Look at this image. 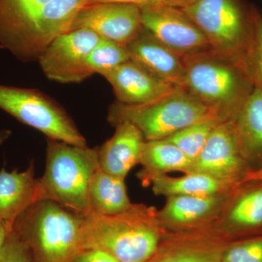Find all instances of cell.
I'll list each match as a JSON object with an SVG mask.
<instances>
[{
    "instance_id": "obj_28",
    "label": "cell",
    "mask_w": 262,
    "mask_h": 262,
    "mask_svg": "<svg viewBox=\"0 0 262 262\" xmlns=\"http://www.w3.org/2000/svg\"><path fill=\"white\" fill-rule=\"evenodd\" d=\"M253 42L248 59V73L254 85L262 91V16L253 9Z\"/></svg>"
},
{
    "instance_id": "obj_26",
    "label": "cell",
    "mask_w": 262,
    "mask_h": 262,
    "mask_svg": "<svg viewBox=\"0 0 262 262\" xmlns=\"http://www.w3.org/2000/svg\"><path fill=\"white\" fill-rule=\"evenodd\" d=\"M220 121L199 122L189 125L166 138L182 150L192 162L200 155Z\"/></svg>"
},
{
    "instance_id": "obj_9",
    "label": "cell",
    "mask_w": 262,
    "mask_h": 262,
    "mask_svg": "<svg viewBox=\"0 0 262 262\" xmlns=\"http://www.w3.org/2000/svg\"><path fill=\"white\" fill-rule=\"evenodd\" d=\"M101 39L88 29L70 31L55 38L37 61L50 80L62 84L80 83L91 77L86 68V58Z\"/></svg>"
},
{
    "instance_id": "obj_27",
    "label": "cell",
    "mask_w": 262,
    "mask_h": 262,
    "mask_svg": "<svg viewBox=\"0 0 262 262\" xmlns=\"http://www.w3.org/2000/svg\"><path fill=\"white\" fill-rule=\"evenodd\" d=\"M221 262H262V235L229 244Z\"/></svg>"
},
{
    "instance_id": "obj_24",
    "label": "cell",
    "mask_w": 262,
    "mask_h": 262,
    "mask_svg": "<svg viewBox=\"0 0 262 262\" xmlns=\"http://www.w3.org/2000/svg\"><path fill=\"white\" fill-rule=\"evenodd\" d=\"M89 198L91 213L101 215L118 214L134 204L127 194L125 179L100 168L91 181Z\"/></svg>"
},
{
    "instance_id": "obj_30",
    "label": "cell",
    "mask_w": 262,
    "mask_h": 262,
    "mask_svg": "<svg viewBox=\"0 0 262 262\" xmlns=\"http://www.w3.org/2000/svg\"><path fill=\"white\" fill-rule=\"evenodd\" d=\"M72 262H120L113 255L99 249L81 251Z\"/></svg>"
},
{
    "instance_id": "obj_4",
    "label": "cell",
    "mask_w": 262,
    "mask_h": 262,
    "mask_svg": "<svg viewBox=\"0 0 262 262\" xmlns=\"http://www.w3.org/2000/svg\"><path fill=\"white\" fill-rule=\"evenodd\" d=\"M183 89L213 108L224 122H232L254 87L242 69L214 52L186 60Z\"/></svg>"
},
{
    "instance_id": "obj_1",
    "label": "cell",
    "mask_w": 262,
    "mask_h": 262,
    "mask_svg": "<svg viewBox=\"0 0 262 262\" xmlns=\"http://www.w3.org/2000/svg\"><path fill=\"white\" fill-rule=\"evenodd\" d=\"M157 212L154 207L133 204L116 215L90 213L81 227L80 251L102 250L120 262L149 261L167 232Z\"/></svg>"
},
{
    "instance_id": "obj_31",
    "label": "cell",
    "mask_w": 262,
    "mask_h": 262,
    "mask_svg": "<svg viewBox=\"0 0 262 262\" xmlns=\"http://www.w3.org/2000/svg\"><path fill=\"white\" fill-rule=\"evenodd\" d=\"M97 3H118L135 5L139 7L141 10L148 9L154 7L165 5L164 0H91L89 5L97 4Z\"/></svg>"
},
{
    "instance_id": "obj_19",
    "label": "cell",
    "mask_w": 262,
    "mask_h": 262,
    "mask_svg": "<svg viewBox=\"0 0 262 262\" xmlns=\"http://www.w3.org/2000/svg\"><path fill=\"white\" fill-rule=\"evenodd\" d=\"M37 200V179L31 164L27 170L0 169V225L13 230L15 221Z\"/></svg>"
},
{
    "instance_id": "obj_17",
    "label": "cell",
    "mask_w": 262,
    "mask_h": 262,
    "mask_svg": "<svg viewBox=\"0 0 262 262\" xmlns=\"http://www.w3.org/2000/svg\"><path fill=\"white\" fill-rule=\"evenodd\" d=\"M115 127L114 135L98 147V165L106 173L125 179L131 169L140 163L146 139L130 122H122Z\"/></svg>"
},
{
    "instance_id": "obj_14",
    "label": "cell",
    "mask_w": 262,
    "mask_h": 262,
    "mask_svg": "<svg viewBox=\"0 0 262 262\" xmlns=\"http://www.w3.org/2000/svg\"><path fill=\"white\" fill-rule=\"evenodd\" d=\"M91 0H51L33 24L19 61H38L43 51L57 37L69 32L76 15Z\"/></svg>"
},
{
    "instance_id": "obj_16",
    "label": "cell",
    "mask_w": 262,
    "mask_h": 262,
    "mask_svg": "<svg viewBox=\"0 0 262 262\" xmlns=\"http://www.w3.org/2000/svg\"><path fill=\"white\" fill-rule=\"evenodd\" d=\"M130 61L151 75L183 89L186 63L184 58L165 47L143 28L139 36L127 46Z\"/></svg>"
},
{
    "instance_id": "obj_8",
    "label": "cell",
    "mask_w": 262,
    "mask_h": 262,
    "mask_svg": "<svg viewBox=\"0 0 262 262\" xmlns=\"http://www.w3.org/2000/svg\"><path fill=\"white\" fill-rule=\"evenodd\" d=\"M143 28L184 58L213 52L203 32L182 10L163 5L141 10Z\"/></svg>"
},
{
    "instance_id": "obj_20",
    "label": "cell",
    "mask_w": 262,
    "mask_h": 262,
    "mask_svg": "<svg viewBox=\"0 0 262 262\" xmlns=\"http://www.w3.org/2000/svg\"><path fill=\"white\" fill-rule=\"evenodd\" d=\"M230 237L262 229V182H248L236 189L219 220Z\"/></svg>"
},
{
    "instance_id": "obj_7",
    "label": "cell",
    "mask_w": 262,
    "mask_h": 262,
    "mask_svg": "<svg viewBox=\"0 0 262 262\" xmlns=\"http://www.w3.org/2000/svg\"><path fill=\"white\" fill-rule=\"evenodd\" d=\"M0 108L48 139L88 146L64 108L39 90L0 84Z\"/></svg>"
},
{
    "instance_id": "obj_33",
    "label": "cell",
    "mask_w": 262,
    "mask_h": 262,
    "mask_svg": "<svg viewBox=\"0 0 262 262\" xmlns=\"http://www.w3.org/2000/svg\"><path fill=\"white\" fill-rule=\"evenodd\" d=\"M11 232L12 230H10L9 229L7 228L4 226L0 225V251L4 246L7 237Z\"/></svg>"
},
{
    "instance_id": "obj_3",
    "label": "cell",
    "mask_w": 262,
    "mask_h": 262,
    "mask_svg": "<svg viewBox=\"0 0 262 262\" xmlns=\"http://www.w3.org/2000/svg\"><path fill=\"white\" fill-rule=\"evenodd\" d=\"M83 219L55 202L39 201L17 219L13 230L39 262H72L80 252Z\"/></svg>"
},
{
    "instance_id": "obj_13",
    "label": "cell",
    "mask_w": 262,
    "mask_h": 262,
    "mask_svg": "<svg viewBox=\"0 0 262 262\" xmlns=\"http://www.w3.org/2000/svg\"><path fill=\"white\" fill-rule=\"evenodd\" d=\"M235 190L210 195L168 196L165 206L157 212L158 220L168 232L206 227L220 220Z\"/></svg>"
},
{
    "instance_id": "obj_22",
    "label": "cell",
    "mask_w": 262,
    "mask_h": 262,
    "mask_svg": "<svg viewBox=\"0 0 262 262\" xmlns=\"http://www.w3.org/2000/svg\"><path fill=\"white\" fill-rule=\"evenodd\" d=\"M151 186L156 195H210L231 192L237 187L199 173H184L181 177L160 174L148 179L144 186Z\"/></svg>"
},
{
    "instance_id": "obj_18",
    "label": "cell",
    "mask_w": 262,
    "mask_h": 262,
    "mask_svg": "<svg viewBox=\"0 0 262 262\" xmlns=\"http://www.w3.org/2000/svg\"><path fill=\"white\" fill-rule=\"evenodd\" d=\"M51 0H0V48L19 60L39 12Z\"/></svg>"
},
{
    "instance_id": "obj_21",
    "label": "cell",
    "mask_w": 262,
    "mask_h": 262,
    "mask_svg": "<svg viewBox=\"0 0 262 262\" xmlns=\"http://www.w3.org/2000/svg\"><path fill=\"white\" fill-rule=\"evenodd\" d=\"M232 122L239 151L251 170L262 166V91L254 85Z\"/></svg>"
},
{
    "instance_id": "obj_11",
    "label": "cell",
    "mask_w": 262,
    "mask_h": 262,
    "mask_svg": "<svg viewBox=\"0 0 262 262\" xmlns=\"http://www.w3.org/2000/svg\"><path fill=\"white\" fill-rule=\"evenodd\" d=\"M166 239L146 262H221L231 237L219 221L192 230L168 232Z\"/></svg>"
},
{
    "instance_id": "obj_12",
    "label": "cell",
    "mask_w": 262,
    "mask_h": 262,
    "mask_svg": "<svg viewBox=\"0 0 262 262\" xmlns=\"http://www.w3.org/2000/svg\"><path fill=\"white\" fill-rule=\"evenodd\" d=\"M76 29L92 31L100 37L127 47L142 31L141 10L118 3L86 5L72 22L70 31Z\"/></svg>"
},
{
    "instance_id": "obj_5",
    "label": "cell",
    "mask_w": 262,
    "mask_h": 262,
    "mask_svg": "<svg viewBox=\"0 0 262 262\" xmlns=\"http://www.w3.org/2000/svg\"><path fill=\"white\" fill-rule=\"evenodd\" d=\"M179 9L201 29L215 53L249 75L252 8L247 9L241 0H192Z\"/></svg>"
},
{
    "instance_id": "obj_29",
    "label": "cell",
    "mask_w": 262,
    "mask_h": 262,
    "mask_svg": "<svg viewBox=\"0 0 262 262\" xmlns=\"http://www.w3.org/2000/svg\"><path fill=\"white\" fill-rule=\"evenodd\" d=\"M0 262H32L28 248L13 230L0 251Z\"/></svg>"
},
{
    "instance_id": "obj_6",
    "label": "cell",
    "mask_w": 262,
    "mask_h": 262,
    "mask_svg": "<svg viewBox=\"0 0 262 262\" xmlns=\"http://www.w3.org/2000/svg\"><path fill=\"white\" fill-rule=\"evenodd\" d=\"M107 120L114 126L122 122H130L141 130L146 141L166 139L199 122H224L213 108L181 88L145 104L116 101L110 106Z\"/></svg>"
},
{
    "instance_id": "obj_15",
    "label": "cell",
    "mask_w": 262,
    "mask_h": 262,
    "mask_svg": "<svg viewBox=\"0 0 262 262\" xmlns=\"http://www.w3.org/2000/svg\"><path fill=\"white\" fill-rule=\"evenodd\" d=\"M103 77L113 86L117 101L124 104H145L177 88L151 75L130 60Z\"/></svg>"
},
{
    "instance_id": "obj_34",
    "label": "cell",
    "mask_w": 262,
    "mask_h": 262,
    "mask_svg": "<svg viewBox=\"0 0 262 262\" xmlns=\"http://www.w3.org/2000/svg\"><path fill=\"white\" fill-rule=\"evenodd\" d=\"M192 0H164L165 5L169 6L175 7V8H181L184 5L192 2Z\"/></svg>"
},
{
    "instance_id": "obj_2",
    "label": "cell",
    "mask_w": 262,
    "mask_h": 262,
    "mask_svg": "<svg viewBox=\"0 0 262 262\" xmlns=\"http://www.w3.org/2000/svg\"><path fill=\"white\" fill-rule=\"evenodd\" d=\"M98 168V147L48 139L46 169L37 179L38 201H53L86 216L91 213L90 187Z\"/></svg>"
},
{
    "instance_id": "obj_32",
    "label": "cell",
    "mask_w": 262,
    "mask_h": 262,
    "mask_svg": "<svg viewBox=\"0 0 262 262\" xmlns=\"http://www.w3.org/2000/svg\"><path fill=\"white\" fill-rule=\"evenodd\" d=\"M254 182H262V166L254 170H250L243 180L242 184Z\"/></svg>"
},
{
    "instance_id": "obj_25",
    "label": "cell",
    "mask_w": 262,
    "mask_h": 262,
    "mask_svg": "<svg viewBox=\"0 0 262 262\" xmlns=\"http://www.w3.org/2000/svg\"><path fill=\"white\" fill-rule=\"evenodd\" d=\"M130 60L127 47L101 38L85 60V66L91 76H103L116 67Z\"/></svg>"
},
{
    "instance_id": "obj_10",
    "label": "cell",
    "mask_w": 262,
    "mask_h": 262,
    "mask_svg": "<svg viewBox=\"0 0 262 262\" xmlns=\"http://www.w3.org/2000/svg\"><path fill=\"white\" fill-rule=\"evenodd\" d=\"M251 170L239 151L232 122H222L215 127L188 173H199L230 185H242Z\"/></svg>"
},
{
    "instance_id": "obj_23",
    "label": "cell",
    "mask_w": 262,
    "mask_h": 262,
    "mask_svg": "<svg viewBox=\"0 0 262 262\" xmlns=\"http://www.w3.org/2000/svg\"><path fill=\"white\" fill-rule=\"evenodd\" d=\"M139 164L142 165V170L137 177L144 185L148 179L155 176L170 172L188 173L192 160L173 143L160 139L146 141Z\"/></svg>"
}]
</instances>
